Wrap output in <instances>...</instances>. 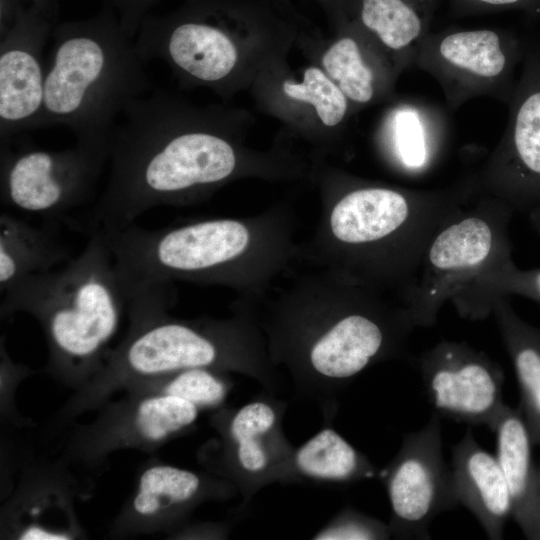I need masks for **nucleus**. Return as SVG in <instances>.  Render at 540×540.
Wrapping results in <instances>:
<instances>
[{
	"label": "nucleus",
	"mask_w": 540,
	"mask_h": 540,
	"mask_svg": "<svg viewBox=\"0 0 540 540\" xmlns=\"http://www.w3.org/2000/svg\"><path fill=\"white\" fill-rule=\"evenodd\" d=\"M247 119L243 110L196 106L157 89L130 101L112 135L108 177L88 235L124 229L152 208L203 201L241 179L309 176L296 154L246 145Z\"/></svg>",
	"instance_id": "f257e3e1"
},
{
	"label": "nucleus",
	"mask_w": 540,
	"mask_h": 540,
	"mask_svg": "<svg viewBox=\"0 0 540 540\" xmlns=\"http://www.w3.org/2000/svg\"><path fill=\"white\" fill-rule=\"evenodd\" d=\"M308 264L310 269L293 274L295 264L280 287L274 284L249 301L273 365L284 367L296 396L318 405L331 423L341 392L398 352L408 327L406 319L369 296L365 282Z\"/></svg>",
	"instance_id": "f03ea898"
},
{
	"label": "nucleus",
	"mask_w": 540,
	"mask_h": 540,
	"mask_svg": "<svg viewBox=\"0 0 540 540\" xmlns=\"http://www.w3.org/2000/svg\"><path fill=\"white\" fill-rule=\"evenodd\" d=\"M125 295L177 281L230 288L258 299L301 258L284 202L258 214L190 220L159 229L103 232Z\"/></svg>",
	"instance_id": "7ed1b4c3"
},
{
	"label": "nucleus",
	"mask_w": 540,
	"mask_h": 540,
	"mask_svg": "<svg viewBox=\"0 0 540 540\" xmlns=\"http://www.w3.org/2000/svg\"><path fill=\"white\" fill-rule=\"evenodd\" d=\"M311 29L288 0H185L146 16L135 45L144 62L163 61L181 87L229 98Z\"/></svg>",
	"instance_id": "20e7f679"
},
{
	"label": "nucleus",
	"mask_w": 540,
	"mask_h": 540,
	"mask_svg": "<svg viewBox=\"0 0 540 540\" xmlns=\"http://www.w3.org/2000/svg\"><path fill=\"white\" fill-rule=\"evenodd\" d=\"M51 36L41 128L66 126L77 143L108 157L127 104L155 90L135 41L108 3L92 17L56 24Z\"/></svg>",
	"instance_id": "39448f33"
},
{
	"label": "nucleus",
	"mask_w": 540,
	"mask_h": 540,
	"mask_svg": "<svg viewBox=\"0 0 540 540\" xmlns=\"http://www.w3.org/2000/svg\"><path fill=\"white\" fill-rule=\"evenodd\" d=\"M174 296L173 291H146L127 299L136 329L115 355V365L142 376L191 368L233 371L269 393L280 389V374L249 301L239 298L226 319L180 320L166 314Z\"/></svg>",
	"instance_id": "423d86ee"
},
{
	"label": "nucleus",
	"mask_w": 540,
	"mask_h": 540,
	"mask_svg": "<svg viewBox=\"0 0 540 540\" xmlns=\"http://www.w3.org/2000/svg\"><path fill=\"white\" fill-rule=\"evenodd\" d=\"M4 313L26 311L44 326L58 362L89 364L116 332L127 305L112 252L101 231L63 267L30 275L3 293Z\"/></svg>",
	"instance_id": "0eeeda50"
},
{
	"label": "nucleus",
	"mask_w": 540,
	"mask_h": 540,
	"mask_svg": "<svg viewBox=\"0 0 540 540\" xmlns=\"http://www.w3.org/2000/svg\"><path fill=\"white\" fill-rule=\"evenodd\" d=\"M108 157L80 143L62 150L1 141L2 204L60 224L91 198Z\"/></svg>",
	"instance_id": "6e6552de"
},
{
	"label": "nucleus",
	"mask_w": 540,
	"mask_h": 540,
	"mask_svg": "<svg viewBox=\"0 0 540 540\" xmlns=\"http://www.w3.org/2000/svg\"><path fill=\"white\" fill-rule=\"evenodd\" d=\"M390 502L391 536L429 539V526L459 504L452 469L443 458L437 413L419 431L405 435L399 452L379 473Z\"/></svg>",
	"instance_id": "1a4fd4ad"
},
{
	"label": "nucleus",
	"mask_w": 540,
	"mask_h": 540,
	"mask_svg": "<svg viewBox=\"0 0 540 540\" xmlns=\"http://www.w3.org/2000/svg\"><path fill=\"white\" fill-rule=\"evenodd\" d=\"M260 110L315 146L326 148L351 103L314 62L292 68L283 57L268 65L249 88Z\"/></svg>",
	"instance_id": "9d476101"
},
{
	"label": "nucleus",
	"mask_w": 540,
	"mask_h": 540,
	"mask_svg": "<svg viewBox=\"0 0 540 540\" xmlns=\"http://www.w3.org/2000/svg\"><path fill=\"white\" fill-rule=\"evenodd\" d=\"M55 20L28 5L1 36V140L41 128L47 70L43 54Z\"/></svg>",
	"instance_id": "9b49d317"
},
{
	"label": "nucleus",
	"mask_w": 540,
	"mask_h": 540,
	"mask_svg": "<svg viewBox=\"0 0 540 540\" xmlns=\"http://www.w3.org/2000/svg\"><path fill=\"white\" fill-rule=\"evenodd\" d=\"M426 394L441 414L492 429L501 409L504 375L485 355L459 344H441L422 360Z\"/></svg>",
	"instance_id": "f8f14e48"
},
{
	"label": "nucleus",
	"mask_w": 540,
	"mask_h": 540,
	"mask_svg": "<svg viewBox=\"0 0 540 540\" xmlns=\"http://www.w3.org/2000/svg\"><path fill=\"white\" fill-rule=\"evenodd\" d=\"M286 403L261 395L227 416L224 428L227 473L247 505L263 487L284 483L294 446L282 421Z\"/></svg>",
	"instance_id": "ddd939ff"
},
{
	"label": "nucleus",
	"mask_w": 540,
	"mask_h": 540,
	"mask_svg": "<svg viewBox=\"0 0 540 540\" xmlns=\"http://www.w3.org/2000/svg\"><path fill=\"white\" fill-rule=\"evenodd\" d=\"M323 38L311 29L298 42L339 87L351 105L374 101L387 86L388 74L379 42L356 20L345 16Z\"/></svg>",
	"instance_id": "4468645a"
},
{
	"label": "nucleus",
	"mask_w": 540,
	"mask_h": 540,
	"mask_svg": "<svg viewBox=\"0 0 540 540\" xmlns=\"http://www.w3.org/2000/svg\"><path fill=\"white\" fill-rule=\"evenodd\" d=\"M451 469L459 503L474 514L490 539H502L512 500L497 456L467 430L452 448Z\"/></svg>",
	"instance_id": "2eb2a0df"
},
{
	"label": "nucleus",
	"mask_w": 540,
	"mask_h": 540,
	"mask_svg": "<svg viewBox=\"0 0 540 540\" xmlns=\"http://www.w3.org/2000/svg\"><path fill=\"white\" fill-rule=\"evenodd\" d=\"M491 430L497 437V459L510 492L512 516L526 538L540 540L539 475L521 409L505 404Z\"/></svg>",
	"instance_id": "dca6fc26"
},
{
	"label": "nucleus",
	"mask_w": 540,
	"mask_h": 540,
	"mask_svg": "<svg viewBox=\"0 0 540 540\" xmlns=\"http://www.w3.org/2000/svg\"><path fill=\"white\" fill-rule=\"evenodd\" d=\"M58 225L44 222L35 227L11 212L1 213V293L27 276L51 271L71 259L67 247L57 237Z\"/></svg>",
	"instance_id": "f3484780"
},
{
	"label": "nucleus",
	"mask_w": 540,
	"mask_h": 540,
	"mask_svg": "<svg viewBox=\"0 0 540 540\" xmlns=\"http://www.w3.org/2000/svg\"><path fill=\"white\" fill-rule=\"evenodd\" d=\"M378 474L369 459L332 426L325 423L291 456L284 483L314 482L343 484L372 478Z\"/></svg>",
	"instance_id": "a211bd4d"
},
{
	"label": "nucleus",
	"mask_w": 540,
	"mask_h": 540,
	"mask_svg": "<svg viewBox=\"0 0 540 540\" xmlns=\"http://www.w3.org/2000/svg\"><path fill=\"white\" fill-rule=\"evenodd\" d=\"M436 0H349L346 16L356 20L386 50L405 49L423 32Z\"/></svg>",
	"instance_id": "6ab92c4d"
},
{
	"label": "nucleus",
	"mask_w": 540,
	"mask_h": 540,
	"mask_svg": "<svg viewBox=\"0 0 540 540\" xmlns=\"http://www.w3.org/2000/svg\"><path fill=\"white\" fill-rule=\"evenodd\" d=\"M500 324L521 392L520 409L533 444H540V332L508 310Z\"/></svg>",
	"instance_id": "aec40b11"
},
{
	"label": "nucleus",
	"mask_w": 540,
	"mask_h": 540,
	"mask_svg": "<svg viewBox=\"0 0 540 540\" xmlns=\"http://www.w3.org/2000/svg\"><path fill=\"white\" fill-rule=\"evenodd\" d=\"M492 243L491 228L484 220L466 218L437 236L429 251V261L440 271L470 269L487 258Z\"/></svg>",
	"instance_id": "412c9836"
},
{
	"label": "nucleus",
	"mask_w": 540,
	"mask_h": 540,
	"mask_svg": "<svg viewBox=\"0 0 540 540\" xmlns=\"http://www.w3.org/2000/svg\"><path fill=\"white\" fill-rule=\"evenodd\" d=\"M205 488L201 477L189 470L158 465L140 477L134 509L141 515L189 506Z\"/></svg>",
	"instance_id": "4be33fe9"
},
{
	"label": "nucleus",
	"mask_w": 540,
	"mask_h": 540,
	"mask_svg": "<svg viewBox=\"0 0 540 540\" xmlns=\"http://www.w3.org/2000/svg\"><path fill=\"white\" fill-rule=\"evenodd\" d=\"M439 51L451 65L482 77L498 76L506 66L501 39L492 30L451 33L441 40Z\"/></svg>",
	"instance_id": "5701e85b"
},
{
	"label": "nucleus",
	"mask_w": 540,
	"mask_h": 540,
	"mask_svg": "<svg viewBox=\"0 0 540 540\" xmlns=\"http://www.w3.org/2000/svg\"><path fill=\"white\" fill-rule=\"evenodd\" d=\"M199 408L193 403L166 393L143 400L136 411V426L151 441L163 440L191 426Z\"/></svg>",
	"instance_id": "b1692460"
},
{
	"label": "nucleus",
	"mask_w": 540,
	"mask_h": 540,
	"mask_svg": "<svg viewBox=\"0 0 540 540\" xmlns=\"http://www.w3.org/2000/svg\"><path fill=\"white\" fill-rule=\"evenodd\" d=\"M513 148L523 176L540 188V89L532 90L518 107Z\"/></svg>",
	"instance_id": "393cba45"
},
{
	"label": "nucleus",
	"mask_w": 540,
	"mask_h": 540,
	"mask_svg": "<svg viewBox=\"0 0 540 540\" xmlns=\"http://www.w3.org/2000/svg\"><path fill=\"white\" fill-rule=\"evenodd\" d=\"M221 373L207 368L172 373L162 393L183 398L199 409L217 407L225 400L231 384Z\"/></svg>",
	"instance_id": "a878e982"
},
{
	"label": "nucleus",
	"mask_w": 540,
	"mask_h": 540,
	"mask_svg": "<svg viewBox=\"0 0 540 540\" xmlns=\"http://www.w3.org/2000/svg\"><path fill=\"white\" fill-rule=\"evenodd\" d=\"M392 537L389 525L354 509L339 512L313 537L317 540H369Z\"/></svg>",
	"instance_id": "bb28decb"
},
{
	"label": "nucleus",
	"mask_w": 540,
	"mask_h": 540,
	"mask_svg": "<svg viewBox=\"0 0 540 540\" xmlns=\"http://www.w3.org/2000/svg\"><path fill=\"white\" fill-rule=\"evenodd\" d=\"M398 152L409 167H420L426 158L424 134L418 115L410 110L399 112L395 118Z\"/></svg>",
	"instance_id": "cd10ccee"
},
{
	"label": "nucleus",
	"mask_w": 540,
	"mask_h": 540,
	"mask_svg": "<svg viewBox=\"0 0 540 540\" xmlns=\"http://www.w3.org/2000/svg\"><path fill=\"white\" fill-rule=\"evenodd\" d=\"M160 0H108L116 11L125 32L131 38L136 37L138 30L148 16L149 10Z\"/></svg>",
	"instance_id": "c85d7f7f"
},
{
	"label": "nucleus",
	"mask_w": 540,
	"mask_h": 540,
	"mask_svg": "<svg viewBox=\"0 0 540 540\" xmlns=\"http://www.w3.org/2000/svg\"><path fill=\"white\" fill-rule=\"evenodd\" d=\"M460 10L519 8L540 18V0H453Z\"/></svg>",
	"instance_id": "c756f323"
},
{
	"label": "nucleus",
	"mask_w": 540,
	"mask_h": 540,
	"mask_svg": "<svg viewBox=\"0 0 540 540\" xmlns=\"http://www.w3.org/2000/svg\"><path fill=\"white\" fill-rule=\"evenodd\" d=\"M27 0H0V36L4 35L26 9Z\"/></svg>",
	"instance_id": "7c9ffc66"
},
{
	"label": "nucleus",
	"mask_w": 540,
	"mask_h": 540,
	"mask_svg": "<svg viewBox=\"0 0 540 540\" xmlns=\"http://www.w3.org/2000/svg\"><path fill=\"white\" fill-rule=\"evenodd\" d=\"M515 287L517 290L540 301V270L517 274Z\"/></svg>",
	"instance_id": "2f4dec72"
},
{
	"label": "nucleus",
	"mask_w": 540,
	"mask_h": 540,
	"mask_svg": "<svg viewBox=\"0 0 540 540\" xmlns=\"http://www.w3.org/2000/svg\"><path fill=\"white\" fill-rule=\"evenodd\" d=\"M324 11L332 26L346 16L349 0H314Z\"/></svg>",
	"instance_id": "473e14b6"
},
{
	"label": "nucleus",
	"mask_w": 540,
	"mask_h": 540,
	"mask_svg": "<svg viewBox=\"0 0 540 540\" xmlns=\"http://www.w3.org/2000/svg\"><path fill=\"white\" fill-rule=\"evenodd\" d=\"M22 540H66L69 536L64 533L48 531L41 527L31 526L25 529L21 535Z\"/></svg>",
	"instance_id": "72a5a7b5"
},
{
	"label": "nucleus",
	"mask_w": 540,
	"mask_h": 540,
	"mask_svg": "<svg viewBox=\"0 0 540 540\" xmlns=\"http://www.w3.org/2000/svg\"><path fill=\"white\" fill-rule=\"evenodd\" d=\"M29 5L35 6L47 16L56 19L57 4L55 0H27Z\"/></svg>",
	"instance_id": "f704fd0d"
},
{
	"label": "nucleus",
	"mask_w": 540,
	"mask_h": 540,
	"mask_svg": "<svg viewBox=\"0 0 540 540\" xmlns=\"http://www.w3.org/2000/svg\"><path fill=\"white\" fill-rule=\"evenodd\" d=\"M538 475H539V485H540V469L538 470Z\"/></svg>",
	"instance_id": "c9c22d12"
}]
</instances>
